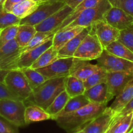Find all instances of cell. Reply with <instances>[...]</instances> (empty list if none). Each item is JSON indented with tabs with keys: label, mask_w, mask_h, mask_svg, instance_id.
Here are the masks:
<instances>
[{
	"label": "cell",
	"mask_w": 133,
	"mask_h": 133,
	"mask_svg": "<svg viewBox=\"0 0 133 133\" xmlns=\"http://www.w3.org/2000/svg\"><path fill=\"white\" fill-rule=\"evenodd\" d=\"M107 104L90 103L79 110L55 118L59 126L68 133H73L82 130L89 123L101 114Z\"/></svg>",
	"instance_id": "6da1fadb"
},
{
	"label": "cell",
	"mask_w": 133,
	"mask_h": 133,
	"mask_svg": "<svg viewBox=\"0 0 133 133\" xmlns=\"http://www.w3.org/2000/svg\"><path fill=\"white\" fill-rule=\"evenodd\" d=\"M16 127L0 119V133H18Z\"/></svg>",
	"instance_id": "ab89813d"
},
{
	"label": "cell",
	"mask_w": 133,
	"mask_h": 133,
	"mask_svg": "<svg viewBox=\"0 0 133 133\" xmlns=\"http://www.w3.org/2000/svg\"><path fill=\"white\" fill-rule=\"evenodd\" d=\"M65 77L54 78L46 80L33 90L32 95L29 99L32 98L35 105L46 110L54 99L65 90Z\"/></svg>",
	"instance_id": "7a4b0ae2"
},
{
	"label": "cell",
	"mask_w": 133,
	"mask_h": 133,
	"mask_svg": "<svg viewBox=\"0 0 133 133\" xmlns=\"http://www.w3.org/2000/svg\"><path fill=\"white\" fill-rule=\"evenodd\" d=\"M104 49L111 54L133 62V52L119 42L118 40L111 43Z\"/></svg>",
	"instance_id": "4dcf8cb0"
},
{
	"label": "cell",
	"mask_w": 133,
	"mask_h": 133,
	"mask_svg": "<svg viewBox=\"0 0 133 133\" xmlns=\"http://www.w3.org/2000/svg\"><path fill=\"white\" fill-rule=\"evenodd\" d=\"M103 49L96 36L89 33L80 44L74 57L90 61L96 60L100 57Z\"/></svg>",
	"instance_id": "9c48e42d"
},
{
	"label": "cell",
	"mask_w": 133,
	"mask_h": 133,
	"mask_svg": "<svg viewBox=\"0 0 133 133\" xmlns=\"http://www.w3.org/2000/svg\"><path fill=\"white\" fill-rule=\"evenodd\" d=\"M9 99L22 100L16 95L11 92L4 83L0 82V100ZM23 101V100H22Z\"/></svg>",
	"instance_id": "f35d334b"
},
{
	"label": "cell",
	"mask_w": 133,
	"mask_h": 133,
	"mask_svg": "<svg viewBox=\"0 0 133 133\" xmlns=\"http://www.w3.org/2000/svg\"><path fill=\"white\" fill-rule=\"evenodd\" d=\"M22 0H6L3 5L4 9L8 12H10L12 7Z\"/></svg>",
	"instance_id": "b9f144b4"
},
{
	"label": "cell",
	"mask_w": 133,
	"mask_h": 133,
	"mask_svg": "<svg viewBox=\"0 0 133 133\" xmlns=\"http://www.w3.org/2000/svg\"><path fill=\"white\" fill-rule=\"evenodd\" d=\"M33 1H38V2H40V1H39V0H33Z\"/></svg>",
	"instance_id": "f907efd6"
},
{
	"label": "cell",
	"mask_w": 133,
	"mask_h": 133,
	"mask_svg": "<svg viewBox=\"0 0 133 133\" xmlns=\"http://www.w3.org/2000/svg\"><path fill=\"white\" fill-rule=\"evenodd\" d=\"M21 19L10 12L4 9L3 5H0V29L5 28L14 25H20Z\"/></svg>",
	"instance_id": "e575fe53"
},
{
	"label": "cell",
	"mask_w": 133,
	"mask_h": 133,
	"mask_svg": "<svg viewBox=\"0 0 133 133\" xmlns=\"http://www.w3.org/2000/svg\"><path fill=\"white\" fill-rule=\"evenodd\" d=\"M112 7L108 0H100L96 5L82 11L72 22L64 28L87 27L94 22L104 19V14Z\"/></svg>",
	"instance_id": "277c9868"
},
{
	"label": "cell",
	"mask_w": 133,
	"mask_h": 133,
	"mask_svg": "<svg viewBox=\"0 0 133 133\" xmlns=\"http://www.w3.org/2000/svg\"><path fill=\"white\" fill-rule=\"evenodd\" d=\"M66 5H69L72 9H74L80 3L84 0H63Z\"/></svg>",
	"instance_id": "7bdbcfd3"
},
{
	"label": "cell",
	"mask_w": 133,
	"mask_h": 133,
	"mask_svg": "<svg viewBox=\"0 0 133 133\" xmlns=\"http://www.w3.org/2000/svg\"><path fill=\"white\" fill-rule=\"evenodd\" d=\"M132 113L114 117L112 123L106 133H126L128 132L131 123Z\"/></svg>",
	"instance_id": "d4e9b609"
},
{
	"label": "cell",
	"mask_w": 133,
	"mask_h": 133,
	"mask_svg": "<svg viewBox=\"0 0 133 133\" xmlns=\"http://www.w3.org/2000/svg\"><path fill=\"white\" fill-rule=\"evenodd\" d=\"M119 32V30L103 19L96 21L90 26L89 33L96 36L104 49L111 43L118 40Z\"/></svg>",
	"instance_id": "30bf717a"
},
{
	"label": "cell",
	"mask_w": 133,
	"mask_h": 133,
	"mask_svg": "<svg viewBox=\"0 0 133 133\" xmlns=\"http://www.w3.org/2000/svg\"><path fill=\"white\" fill-rule=\"evenodd\" d=\"M61 1V0H43V1Z\"/></svg>",
	"instance_id": "c3c4849f"
},
{
	"label": "cell",
	"mask_w": 133,
	"mask_h": 133,
	"mask_svg": "<svg viewBox=\"0 0 133 133\" xmlns=\"http://www.w3.org/2000/svg\"><path fill=\"white\" fill-rule=\"evenodd\" d=\"M21 55V48L15 39L0 48V68L6 71L19 70L18 61Z\"/></svg>",
	"instance_id": "ba28073f"
},
{
	"label": "cell",
	"mask_w": 133,
	"mask_h": 133,
	"mask_svg": "<svg viewBox=\"0 0 133 133\" xmlns=\"http://www.w3.org/2000/svg\"><path fill=\"white\" fill-rule=\"evenodd\" d=\"M89 103V101L87 99V97L83 94L70 97L66 103L65 107L63 108V109L61 111H60L58 114L52 117V119H54L55 118H57V117L62 116L74 112L79 110L80 109L86 106Z\"/></svg>",
	"instance_id": "603a6c76"
},
{
	"label": "cell",
	"mask_w": 133,
	"mask_h": 133,
	"mask_svg": "<svg viewBox=\"0 0 133 133\" xmlns=\"http://www.w3.org/2000/svg\"><path fill=\"white\" fill-rule=\"evenodd\" d=\"M39 3L40 2L33 0H22L12 7L10 12L22 19L32 14Z\"/></svg>",
	"instance_id": "cb8c5ba5"
},
{
	"label": "cell",
	"mask_w": 133,
	"mask_h": 133,
	"mask_svg": "<svg viewBox=\"0 0 133 133\" xmlns=\"http://www.w3.org/2000/svg\"><path fill=\"white\" fill-rule=\"evenodd\" d=\"M100 1V0H84V1H82V3H80L75 9H73L72 12L70 13V15L65 19V21L61 23V25H60L57 29L55 30V33H56L57 31L64 28V27H65L66 26H67L68 25L70 24L71 22H72L82 11H83V10H86V9L95 6V5H96Z\"/></svg>",
	"instance_id": "83f0119b"
},
{
	"label": "cell",
	"mask_w": 133,
	"mask_h": 133,
	"mask_svg": "<svg viewBox=\"0 0 133 133\" xmlns=\"http://www.w3.org/2000/svg\"><path fill=\"white\" fill-rule=\"evenodd\" d=\"M65 90L70 97L83 94L85 88L83 81L72 75L66 77L65 79Z\"/></svg>",
	"instance_id": "4316f807"
},
{
	"label": "cell",
	"mask_w": 133,
	"mask_h": 133,
	"mask_svg": "<svg viewBox=\"0 0 133 133\" xmlns=\"http://www.w3.org/2000/svg\"><path fill=\"white\" fill-rule=\"evenodd\" d=\"M83 95L90 103L96 104H108L114 96L110 93L106 83H101L86 90Z\"/></svg>",
	"instance_id": "e0dca14e"
},
{
	"label": "cell",
	"mask_w": 133,
	"mask_h": 133,
	"mask_svg": "<svg viewBox=\"0 0 133 133\" xmlns=\"http://www.w3.org/2000/svg\"><path fill=\"white\" fill-rule=\"evenodd\" d=\"M84 28L82 27H74L71 28H63L59 30L55 33L52 39V47L56 51H59Z\"/></svg>",
	"instance_id": "d6986e66"
},
{
	"label": "cell",
	"mask_w": 133,
	"mask_h": 133,
	"mask_svg": "<svg viewBox=\"0 0 133 133\" xmlns=\"http://www.w3.org/2000/svg\"><path fill=\"white\" fill-rule=\"evenodd\" d=\"M96 61L97 64L108 72L124 71L133 74V62L111 54L106 49H103Z\"/></svg>",
	"instance_id": "52a82bcc"
},
{
	"label": "cell",
	"mask_w": 133,
	"mask_h": 133,
	"mask_svg": "<svg viewBox=\"0 0 133 133\" xmlns=\"http://www.w3.org/2000/svg\"><path fill=\"white\" fill-rule=\"evenodd\" d=\"M73 9L65 4L61 9L50 16L44 19L41 23L35 25L37 31L39 32H50L57 29L65 19L72 12Z\"/></svg>",
	"instance_id": "4fadbf2b"
},
{
	"label": "cell",
	"mask_w": 133,
	"mask_h": 133,
	"mask_svg": "<svg viewBox=\"0 0 133 133\" xmlns=\"http://www.w3.org/2000/svg\"><path fill=\"white\" fill-rule=\"evenodd\" d=\"M90 26L85 27L79 34L69 40L65 45L58 51L59 58L64 57H74V55L80 44L85 37L89 33Z\"/></svg>",
	"instance_id": "44dd1931"
},
{
	"label": "cell",
	"mask_w": 133,
	"mask_h": 133,
	"mask_svg": "<svg viewBox=\"0 0 133 133\" xmlns=\"http://www.w3.org/2000/svg\"><path fill=\"white\" fill-rule=\"evenodd\" d=\"M112 6L119 8L133 16V0H108Z\"/></svg>",
	"instance_id": "74e56055"
},
{
	"label": "cell",
	"mask_w": 133,
	"mask_h": 133,
	"mask_svg": "<svg viewBox=\"0 0 133 133\" xmlns=\"http://www.w3.org/2000/svg\"><path fill=\"white\" fill-rule=\"evenodd\" d=\"M43 0H39V1H40V2H41V1H43Z\"/></svg>",
	"instance_id": "816d5d0a"
},
{
	"label": "cell",
	"mask_w": 133,
	"mask_h": 133,
	"mask_svg": "<svg viewBox=\"0 0 133 133\" xmlns=\"http://www.w3.org/2000/svg\"><path fill=\"white\" fill-rule=\"evenodd\" d=\"M5 1H6V0H0V5H3V3H5Z\"/></svg>",
	"instance_id": "7dc6e473"
},
{
	"label": "cell",
	"mask_w": 133,
	"mask_h": 133,
	"mask_svg": "<svg viewBox=\"0 0 133 133\" xmlns=\"http://www.w3.org/2000/svg\"><path fill=\"white\" fill-rule=\"evenodd\" d=\"M133 78V74L124 71H111L107 74L106 83L110 93L116 97Z\"/></svg>",
	"instance_id": "9a60e30c"
},
{
	"label": "cell",
	"mask_w": 133,
	"mask_h": 133,
	"mask_svg": "<svg viewBox=\"0 0 133 133\" xmlns=\"http://www.w3.org/2000/svg\"><path fill=\"white\" fill-rule=\"evenodd\" d=\"M52 39L48 40L40 46L37 47L21 54L18 61V66L19 70L23 68H31L33 64L37 60V58L46 50L52 46Z\"/></svg>",
	"instance_id": "ac0fdd59"
},
{
	"label": "cell",
	"mask_w": 133,
	"mask_h": 133,
	"mask_svg": "<svg viewBox=\"0 0 133 133\" xmlns=\"http://www.w3.org/2000/svg\"><path fill=\"white\" fill-rule=\"evenodd\" d=\"M65 5L63 0L40 2L38 7L32 14L21 19L20 25H37L58 11Z\"/></svg>",
	"instance_id": "8992f818"
},
{
	"label": "cell",
	"mask_w": 133,
	"mask_h": 133,
	"mask_svg": "<svg viewBox=\"0 0 133 133\" xmlns=\"http://www.w3.org/2000/svg\"><path fill=\"white\" fill-rule=\"evenodd\" d=\"M4 83L13 93L23 101L28 100L32 95L33 89L20 70L9 71L5 77Z\"/></svg>",
	"instance_id": "5b68a950"
},
{
	"label": "cell",
	"mask_w": 133,
	"mask_h": 133,
	"mask_svg": "<svg viewBox=\"0 0 133 133\" xmlns=\"http://www.w3.org/2000/svg\"><path fill=\"white\" fill-rule=\"evenodd\" d=\"M132 129H133V113H132V117L131 123H130V127H129V131H128V132H130Z\"/></svg>",
	"instance_id": "f6af8a7d"
},
{
	"label": "cell",
	"mask_w": 133,
	"mask_h": 133,
	"mask_svg": "<svg viewBox=\"0 0 133 133\" xmlns=\"http://www.w3.org/2000/svg\"><path fill=\"white\" fill-rule=\"evenodd\" d=\"M9 71H6V70H1L0 68V82L1 83H4V81H5V78L6 77L7 74H8Z\"/></svg>",
	"instance_id": "ee69618b"
},
{
	"label": "cell",
	"mask_w": 133,
	"mask_h": 133,
	"mask_svg": "<svg viewBox=\"0 0 133 133\" xmlns=\"http://www.w3.org/2000/svg\"><path fill=\"white\" fill-rule=\"evenodd\" d=\"M57 58H59L58 51H56L53 47L51 46L37 58L31 68L35 70L43 68L50 64Z\"/></svg>",
	"instance_id": "f1b7e54d"
},
{
	"label": "cell",
	"mask_w": 133,
	"mask_h": 133,
	"mask_svg": "<svg viewBox=\"0 0 133 133\" xmlns=\"http://www.w3.org/2000/svg\"><path fill=\"white\" fill-rule=\"evenodd\" d=\"M24 117L27 125L33 122L52 119V116L46 110L35 104L26 107Z\"/></svg>",
	"instance_id": "7402d4cb"
},
{
	"label": "cell",
	"mask_w": 133,
	"mask_h": 133,
	"mask_svg": "<svg viewBox=\"0 0 133 133\" xmlns=\"http://www.w3.org/2000/svg\"><path fill=\"white\" fill-rule=\"evenodd\" d=\"M25 101L5 99L0 100V116L16 127L27 125L25 121Z\"/></svg>",
	"instance_id": "3957f363"
},
{
	"label": "cell",
	"mask_w": 133,
	"mask_h": 133,
	"mask_svg": "<svg viewBox=\"0 0 133 133\" xmlns=\"http://www.w3.org/2000/svg\"><path fill=\"white\" fill-rule=\"evenodd\" d=\"M107 74H108V71L100 67V68L96 72L94 73L92 75H91L89 77H88L83 81L86 90L89 89V88L97 85V84L106 83L107 79Z\"/></svg>",
	"instance_id": "836d02e7"
},
{
	"label": "cell",
	"mask_w": 133,
	"mask_h": 133,
	"mask_svg": "<svg viewBox=\"0 0 133 133\" xmlns=\"http://www.w3.org/2000/svg\"><path fill=\"white\" fill-rule=\"evenodd\" d=\"M133 112V98L126 104V106L118 113L115 116V117L121 116L126 115V114H130V113Z\"/></svg>",
	"instance_id": "60d3db41"
},
{
	"label": "cell",
	"mask_w": 133,
	"mask_h": 133,
	"mask_svg": "<svg viewBox=\"0 0 133 133\" xmlns=\"http://www.w3.org/2000/svg\"><path fill=\"white\" fill-rule=\"evenodd\" d=\"M0 31H1V29H0Z\"/></svg>",
	"instance_id": "f5cc1de1"
},
{
	"label": "cell",
	"mask_w": 133,
	"mask_h": 133,
	"mask_svg": "<svg viewBox=\"0 0 133 133\" xmlns=\"http://www.w3.org/2000/svg\"><path fill=\"white\" fill-rule=\"evenodd\" d=\"M74 57L59 58L46 67L37 69L46 81L54 78L65 77L70 75V70Z\"/></svg>",
	"instance_id": "8fae6325"
},
{
	"label": "cell",
	"mask_w": 133,
	"mask_h": 133,
	"mask_svg": "<svg viewBox=\"0 0 133 133\" xmlns=\"http://www.w3.org/2000/svg\"><path fill=\"white\" fill-rule=\"evenodd\" d=\"M115 115V112L110 108L106 107L101 114L93 119L82 130L85 133H106Z\"/></svg>",
	"instance_id": "5bb4252c"
},
{
	"label": "cell",
	"mask_w": 133,
	"mask_h": 133,
	"mask_svg": "<svg viewBox=\"0 0 133 133\" xmlns=\"http://www.w3.org/2000/svg\"><path fill=\"white\" fill-rule=\"evenodd\" d=\"M132 98L133 78L126 84V85L124 87L121 92L116 96L114 101L109 107L114 112L116 115L126 106V104Z\"/></svg>",
	"instance_id": "ffe728a7"
},
{
	"label": "cell",
	"mask_w": 133,
	"mask_h": 133,
	"mask_svg": "<svg viewBox=\"0 0 133 133\" xmlns=\"http://www.w3.org/2000/svg\"><path fill=\"white\" fill-rule=\"evenodd\" d=\"M37 32L34 25H18L15 40L20 48H24Z\"/></svg>",
	"instance_id": "484cf974"
},
{
	"label": "cell",
	"mask_w": 133,
	"mask_h": 133,
	"mask_svg": "<svg viewBox=\"0 0 133 133\" xmlns=\"http://www.w3.org/2000/svg\"><path fill=\"white\" fill-rule=\"evenodd\" d=\"M103 20L119 31L133 27L132 16L114 6L106 12Z\"/></svg>",
	"instance_id": "7c38bea8"
},
{
	"label": "cell",
	"mask_w": 133,
	"mask_h": 133,
	"mask_svg": "<svg viewBox=\"0 0 133 133\" xmlns=\"http://www.w3.org/2000/svg\"><path fill=\"white\" fill-rule=\"evenodd\" d=\"M70 98V97L68 95L66 91H63L54 99L51 105L47 108L46 110L52 116V118L63 109Z\"/></svg>",
	"instance_id": "1f68e13d"
},
{
	"label": "cell",
	"mask_w": 133,
	"mask_h": 133,
	"mask_svg": "<svg viewBox=\"0 0 133 133\" xmlns=\"http://www.w3.org/2000/svg\"><path fill=\"white\" fill-rule=\"evenodd\" d=\"M18 25H10L0 31V48L9 42L15 39L18 31Z\"/></svg>",
	"instance_id": "d590c367"
},
{
	"label": "cell",
	"mask_w": 133,
	"mask_h": 133,
	"mask_svg": "<svg viewBox=\"0 0 133 133\" xmlns=\"http://www.w3.org/2000/svg\"><path fill=\"white\" fill-rule=\"evenodd\" d=\"M73 133H85V132H84V131H83V130H80V131H76V132H74Z\"/></svg>",
	"instance_id": "bcb514c9"
},
{
	"label": "cell",
	"mask_w": 133,
	"mask_h": 133,
	"mask_svg": "<svg viewBox=\"0 0 133 133\" xmlns=\"http://www.w3.org/2000/svg\"><path fill=\"white\" fill-rule=\"evenodd\" d=\"M55 32L53 31L50 32H39L37 31L33 37L32 38L29 42L24 47L21 49V54L25 53L26 51L31 50L33 48L39 47L43 45L48 40L53 38Z\"/></svg>",
	"instance_id": "f546056e"
},
{
	"label": "cell",
	"mask_w": 133,
	"mask_h": 133,
	"mask_svg": "<svg viewBox=\"0 0 133 133\" xmlns=\"http://www.w3.org/2000/svg\"><path fill=\"white\" fill-rule=\"evenodd\" d=\"M126 133H129V132H126Z\"/></svg>",
	"instance_id": "db71d44e"
},
{
	"label": "cell",
	"mask_w": 133,
	"mask_h": 133,
	"mask_svg": "<svg viewBox=\"0 0 133 133\" xmlns=\"http://www.w3.org/2000/svg\"><path fill=\"white\" fill-rule=\"evenodd\" d=\"M100 66L98 64L90 63V61L74 58L70 70V75L74 76L84 81L94 73L96 72Z\"/></svg>",
	"instance_id": "2e32d148"
},
{
	"label": "cell",
	"mask_w": 133,
	"mask_h": 133,
	"mask_svg": "<svg viewBox=\"0 0 133 133\" xmlns=\"http://www.w3.org/2000/svg\"><path fill=\"white\" fill-rule=\"evenodd\" d=\"M20 70L24 74L30 87L33 90L46 81L44 76L37 70L31 68H23L20 69Z\"/></svg>",
	"instance_id": "d6a6232c"
},
{
	"label": "cell",
	"mask_w": 133,
	"mask_h": 133,
	"mask_svg": "<svg viewBox=\"0 0 133 133\" xmlns=\"http://www.w3.org/2000/svg\"><path fill=\"white\" fill-rule=\"evenodd\" d=\"M117 40L133 52V27L120 31Z\"/></svg>",
	"instance_id": "8d00e7d4"
},
{
	"label": "cell",
	"mask_w": 133,
	"mask_h": 133,
	"mask_svg": "<svg viewBox=\"0 0 133 133\" xmlns=\"http://www.w3.org/2000/svg\"><path fill=\"white\" fill-rule=\"evenodd\" d=\"M129 133H133V129H132L131 131H130V132H129Z\"/></svg>",
	"instance_id": "681fc988"
}]
</instances>
